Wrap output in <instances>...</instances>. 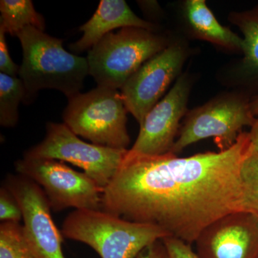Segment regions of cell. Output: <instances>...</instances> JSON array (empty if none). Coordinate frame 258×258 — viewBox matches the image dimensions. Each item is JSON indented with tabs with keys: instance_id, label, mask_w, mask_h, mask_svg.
I'll use <instances>...</instances> for the list:
<instances>
[{
	"instance_id": "1",
	"label": "cell",
	"mask_w": 258,
	"mask_h": 258,
	"mask_svg": "<svg viewBox=\"0 0 258 258\" xmlns=\"http://www.w3.org/2000/svg\"><path fill=\"white\" fill-rule=\"evenodd\" d=\"M252 148L243 132L230 149L219 152L125 157L103 189L102 210L157 225L192 244L220 217L245 211L241 167Z\"/></svg>"
},
{
	"instance_id": "2",
	"label": "cell",
	"mask_w": 258,
	"mask_h": 258,
	"mask_svg": "<svg viewBox=\"0 0 258 258\" xmlns=\"http://www.w3.org/2000/svg\"><path fill=\"white\" fill-rule=\"evenodd\" d=\"M17 37L23 48L19 76L25 88L24 101H32L42 89H55L72 98L81 93L89 75L87 57L64 50L62 40L28 27Z\"/></svg>"
},
{
	"instance_id": "3",
	"label": "cell",
	"mask_w": 258,
	"mask_h": 258,
	"mask_svg": "<svg viewBox=\"0 0 258 258\" xmlns=\"http://www.w3.org/2000/svg\"><path fill=\"white\" fill-rule=\"evenodd\" d=\"M62 235L90 246L101 258H137L168 235L161 227L129 221L103 210H76L68 215Z\"/></svg>"
},
{
	"instance_id": "4",
	"label": "cell",
	"mask_w": 258,
	"mask_h": 258,
	"mask_svg": "<svg viewBox=\"0 0 258 258\" xmlns=\"http://www.w3.org/2000/svg\"><path fill=\"white\" fill-rule=\"evenodd\" d=\"M171 39L159 32L125 28L111 32L88 51L89 75L98 86L121 89L147 60L165 49Z\"/></svg>"
},
{
	"instance_id": "5",
	"label": "cell",
	"mask_w": 258,
	"mask_h": 258,
	"mask_svg": "<svg viewBox=\"0 0 258 258\" xmlns=\"http://www.w3.org/2000/svg\"><path fill=\"white\" fill-rule=\"evenodd\" d=\"M252 97L236 90L214 97L185 115L171 153L177 155L191 144L212 138L220 151L230 149L246 126L256 118L249 107Z\"/></svg>"
},
{
	"instance_id": "6",
	"label": "cell",
	"mask_w": 258,
	"mask_h": 258,
	"mask_svg": "<svg viewBox=\"0 0 258 258\" xmlns=\"http://www.w3.org/2000/svg\"><path fill=\"white\" fill-rule=\"evenodd\" d=\"M127 112L118 90L98 86L69 98L63 112L64 124L92 144L127 149L131 142Z\"/></svg>"
},
{
	"instance_id": "7",
	"label": "cell",
	"mask_w": 258,
	"mask_h": 258,
	"mask_svg": "<svg viewBox=\"0 0 258 258\" xmlns=\"http://www.w3.org/2000/svg\"><path fill=\"white\" fill-rule=\"evenodd\" d=\"M127 152L128 149L88 144L64 123H48L45 139L27 151L24 157L71 163L104 189L119 170Z\"/></svg>"
},
{
	"instance_id": "8",
	"label": "cell",
	"mask_w": 258,
	"mask_h": 258,
	"mask_svg": "<svg viewBox=\"0 0 258 258\" xmlns=\"http://www.w3.org/2000/svg\"><path fill=\"white\" fill-rule=\"evenodd\" d=\"M15 166L18 174L42 188L51 210H102L103 189L87 174L74 170L63 161L24 157Z\"/></svg>"
},
{
	"instance_id": "9",
	"label": "cell",
	"mask_w": 258,
	"mask_h": 258,
	"mask_svg": "<svg viewBox=\"0 0 258 258\" xmlns=\"http://www.w3.org/2000/svg\"><path fill=\"white\" fill-rule=\"evenodd\" d=\"M189 56L187 44L173 39L165 49L142 64L127 80L120 89V94L128 112L139 125L171 83L181 76Z\"/></svg>"
},
{
	"instance_id": "10",
	"label": "cell",
	"mask_w": 258,
	"mask_h": 258,
	"mask_svg": "<svg viewBox=\"0 0 258 258\" xmlns=\"http://www.w3.org/2000/svg\"><path fill=\"white\" fill-rule=\"evenodd\" d=\"M193 78L181 75L174 86L146 115L138 137L125 157H158L171 152L180 129V121L187 113Z\"/></svg>"
},
{
	"instance_id": "11",
	"label": "cell",
	"mask_w": 258,
	"mask_h": 258,
	"mask_svg": "<svg viewBox=\"0 0 258 258\" xmlns=\"http://www.w3.org/2000/svg\"><path fill=\"white\" fill-rule=\"evenodd\" d=\"M4 185L21 207L25 236L35 258H66L62 232L52 220V210L42 188L19 174L7 176Z\"/></svg>"
},
{
	"instance_id": "12",
	"label": "cell",
	"mask_w": 258,
	"mask_h": 258,
	"mask_svg": "<svg viewBox=\"0 0 258 258\" xmlns=\"http://www.w3.org/2000/svg\"><path fill=\"white\" fill-rule=\"evenodd\" d=\"M195 243L200 258H258V215L238 211L220 217Z\"/></svg>"
},
{
	"instance_id": "13",
	"label": "cell",
	"mask_w": 258,
	"mask_h": 258,
	"mask_svg": "<svg viewBox=\"0 0 258 258\" xmlns=\"http://www.w3.org/2000/svg\"><path fill=\"white\" fill-rule=\"evenodd\" d=\"M125 28L159 32L157 25L137 16L124 0H102L92 18L80 28L83 36L70 49L77 53L91 50L112 30Z\"/></svg>"
},
{
	"instance_id": "14",
	"label": "cell",
	"mask_w": 258,
	"mask_h": 258,
	"mask_svg": "<svg viewBox=\"0 0 258 258\" xmlns=\"http://www.w3.org/2000/svg\"><path fill=\"white\" fill-rule=\"evenodd\" d=\"M229 21L243 35V57L231 70V79L240 91L258 95V5L242 12H232Z\"/></svg>"
},
{
	"instance_id": "15",
	"label": "cell",
	"mask_w": 258,
	"mask_h": 258,
	"mask_svg": "<svg viewBox=\"0 0 258 258\" xmlns=\"http://www.w3.org/2000/svg\"><path fill=\"white\" fill-rule=\"evenodd\" d=\"M181 20L193 38L210 42L227 50L243 51L242 37L219 23L205 0L184 1L181 6Z\"/></svg>"
},
{
	"instance_id": "16",
	"label": "cell",
	"mask_w": 258,
	"mask_h": 258,
	"mask_svg": "<svg viewBox=\"0 0 258 258\" xmlns=\"http://www.w3.org/2000/svg\"><path fill=\"white\" fill-rule=\"evenodd\" d=\"M0 30L17 36L24 28L33 27L44 31L45 20L30 0H2L0 2Z\"/></svg>"
},
{
	"instance_id": "17",
	"label": "cell",
	"mask_w": 258,
	"mask_h": 258,
	"mask_svg": "<svg viewBox=\"0 0 258 258\" xmlns=\"http://www.w3.org/2000/svg\"><path fill=\"white\" fill-rule=\"evenodd\" d=\"M25 98V88L20 78L0 74V124L14 127L18 121V106Z\"/></svg>"
},
{
	"instance_id": "18",
	"label": "cell",
	"mask_w": 258,
	"mask_h": 258,
	"mask_svg": "<svg viewBox=\"0 0 258 258\" xmlns=\"http://www.w3.org/2000/svg\"><path fill=\"white\" fill-rule=\"evenodd\" d=\"M0 258H35L29 245L23 225L3 222L0 225Z\"/></svg>"
},
{
	"instance_id": "19",
	"label": "cell",
	"mask_w": 258,
	"mask_h": 258,
	"mask_svg": "<svg viewBox=\"0 0 258 258\" xmlns=\"http://www.w3.org/2000/svg\"><path fill=\"white\" fill-rule=\"evenodd\" d=\"M245 211L258 215V152L252 148L241 167Z\"/></svg>"
},
{
	"instance_id": "20",
	"label": "cell",
	"mask_w": 258,
	"mask_h": 258,
	"mask_svg": "<svg viewBox=\"0 0 258 258\" xmlns=\"http://www.w3.org/2000/svg\"><path fill=\"white\" fill-rule=\"evenodd\" d=\"M21 207L13 194L3 184L0 189V220L18 222L23 220Z\"/></svg>"
},
{
	"instance_id": "21",
	"label": "cell",
	"mask_w": 258,
	"mask_h": 258,
	"mask_svg": "<svg viewBox=\"0 0 258 258\" xmlns=\"http://www.w3.org/2000/svg\"><path fill=\"white\" fill-rule=\"evenodd\" d=\"M169 258H200L193 250L191 244L174 237L167 236L161 240Z\"/></svg>"
},
{
	"instance_id": "22",
	"label": "cell",
	"mask_w": 258,
	"mask_h": 258,
	"mask_svg": "<svg viewBox=\"0 0 258 258\" xmlns=\"http://www.w3.org/2000/svg\"><path fill=\"white\" fill-rule=\"evenodd\" d=\"M5 35L6 34L4 32L0 30V71L1 74L17 77V75L19 74L20 66L15 64L10 57Z\"/></svg>"
},
{
	"instance_id": "23",
	"label": "cell",
	"mask_w": 258,
	"mask_h": 258,
	"mask_svg": "<svg viewBox=\"0 0 258 258\" xmlns=\"http://www.w3.org/2000/svg\"><path fill=\"white\" fill-rule=\"evenodd\" d=\"M137 258H169L166 252L165 247L162 241L157 242L149 245L144 249Z\"/></svg>"
},
{
	"instance_id": "24",
	"label": "cell",
	"mask_w": 258,
	"mask_h": 258,
	"mask_svg": "<svg viewBox=\"0 0 258 258\" xmlns=\"http://www.w3.org/2000/svg\"><path fill=\"white\" fill-rule=\"evenodd\" d=\"M248 134L252 148L258 152V117L256 118L254 124L250 127Z\"/></svg>"
},
{
	"instance_id": "25",
	"label": "cell",
	"mask_w": 258,
	"mask_h": 258,
	"mask_svg": "<svg viewBox=\"0 0 258 258\" xmlns=\"http://www.w3.org/2000/svg\"><path fill=\"white\" fill-rule=\"evenodd\" d=\"M250 111L254 117L258 116V95L252 96L249 103Z\"/></svg>"
}]
</instances>
